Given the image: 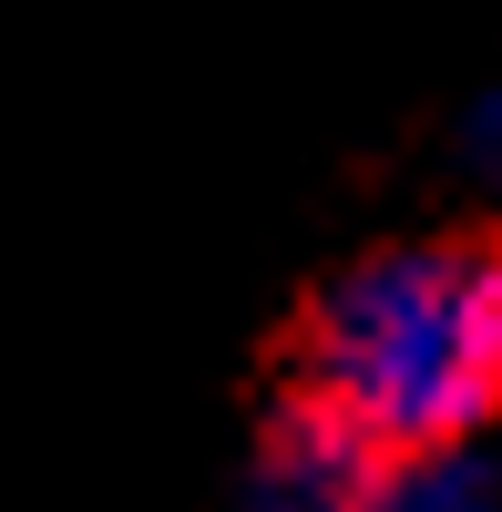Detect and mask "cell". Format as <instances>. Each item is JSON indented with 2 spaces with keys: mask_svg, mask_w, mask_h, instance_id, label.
<instances>
[{
  "mask_svg": "<svg viewBox=\"0 0 502 512\" xmlns=\"http://www.w3.org/2000/svg\"><path fill=\"white\" fill-rule=\"evenodd\" d=\"M400 461L359 431V420H339L318 390H298L287 379L277 410L257 420V451H246V482H236V512H380Z\"/></svg>",
  "mask_w": 502,
  "mask_h": 512,
  "instance_id": "2",
  "label": "cell"
},
{
  "mask_svg": "<svg viewBox=\"0 0 502 512\" xmlns=\"http://www.w3.org/2000/svg\"><path fill=\"white\" fill-rule=\"evenodd\" d=\"M287 379L359 420L390 461L462 451L502 420V226L410 236L339 267L298 318Z\"/></svg>",
  "mask_w": 502,
  "mask_h": 512,
  "instance_id": "1",
  "label": "cell"
},
{
  "mask_svg": "<svg viewBox=\"0 0 502 512\" xmlns=\"http://www.w3.org/2000/svg\"><path fill=\"white\" fill-rule=\"evenodd\" d=\"M472 164H482V175H502V93L472 103Z\"/></svg>",
  "mask_w": 502,
  "mask_h": 512,
  "instance_id": "4",
  "label": "cell"
},
{
  "mask_svg": "<svg viewBox=\"0 0 502 512\" xmlns=\"http://www.w3.org/2000/svg\"><path fill=\"white\" fill-rule=\"evenodd\" d=\"M380 512H502V492H492V472L472 451H431V461H400L390 472Z\"/></svg>",
  "mask_w": 502,
  "mask_h": 512,
  "instance_id": "3",
  "label": "cell"
}]
</instances>
